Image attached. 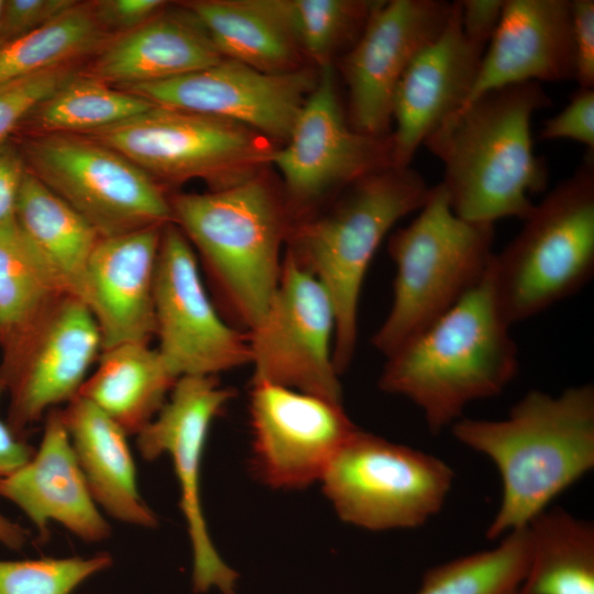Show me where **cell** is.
Wrapping results in <instances>:
<instances>
[{
	"label": "cell",
	"mask_w": 594,
	"mask_h": 594,
	"mask_svg": "<svg viewBox=\"0 0 594 594\" xmlns=\"http://www.w3.org/2000/svg\"><path fill=\"white\" fill-rule=\"evenodd\" d=\"M451 430L498 470L501 503L485 534L496 540L528 526L594 468V386L534 389L504 419L462 417Z\"/></svg>",
	"instance_id": "cell-1"
},
{
	"label": "cell",
	"mask_w": 594,
	"mask_h": 594,
	"mask_svg": "<svg viewBox=\"0 0 594 594\" xmlns=\"http://www.w3.org/2000/svg\"><path fill=\"white\" fill-rule=\"evenodd\" d=\"M552 103L538 82L486 91L443 120L424 145L443 164L453 212L469 221L524 220L549 172L532 147L531 119Z\"/></svg>",
	"instance_id": "cell-2"
},
{
	"label": "cell",
	"mask_w": 594,
	"mask_h": 594,
	"mask_svg": "<svg viewBox=\"0 0 594 594\" xmlns=\"http://www.w3.org/2000/svg\"><path fill=\"white\" fill-rule=\"evenodd\" d=\"M490 278L391 355L378 387L406 397L439 433L463 417L465 407L504 392L518 372V349Z\"/></svg>",
	"instance_id": "cell-3"
},
{
	"label": "cell",
	"mask_w": 594,
	"mask_h": 594,
	"mask_svg": "<svg viewBox=\"0 0 594 594\" xmlns=\"http://www.w3.org/2000/svg\"><path fill=\"white\" fill-rule=\"evenodd\" d=\"M173 223L211 278L221 314L249 332L276 292L293 223L285 197L262 175L232 187L169 198Z\"/></svg>",
	"instance_id": "cell-4"
},
{
	"label": "cell",
	"mask_w": 594,
	"mask_h": 594,
	"mask_svg": "<svg viewBox=\"0 0 594 594\" xmlns=\"http://www.w3.org/2000/svg\"><path fill=\"white\" fill-rule=\"evenodd\" d=\"M345 189L324 212L293 221L285 245V251L317 277L333 302V363L339 375L349 369L356 349L366 271L392 228L418 211L430 191L410 166L377 169Z\"/></svg>",
	"instance_id": "cell-5"
},
{
	"label": "cell",
	"mask_w": 594,
	"mask_h": 594,
	"mask_svg": "<svg viewBox=\"0 0 594 594\" xmlns=\"http://www.w3.org/2000/svg\"><path fill=\"white\" fill-rule=\"evenodd\" d=\"M417 217L395 230L393 301L372 344L385 358L457 305L486 276L494 255L492 223L457 216L439 183Z\"/></svg>",
	"instance_id": "cell-6"
},
{
	"label": "cell",
	"mask_w": 594,
	"mask_h": 594,
	"mask_svg": "<svg viewBox=\"0 0 594 594\" xmlns=\"http://www.w3.org/2000/svg\"><path fill=\"white\" fill-rule=\"evenodd\" d=\"M490 266L498 308L513 326L580 292L594 274V152L534 205Z\"/></svg>",
	"instance_id": "cell-7"
},
{
	"label": "cell",
	"mask_w": 594,
	"mask_h": 594,
	"mask_svg": "<svg viewBox=\"0 0 594 594\" xmlns=\"http://www.w3.org/2000/svg\"><path fill=\"white\" fill-rule=\"evenodd\" d=\"M453 479L443 460L358 429L320 481L343 521L383 531L422 527L442 509Z\"/></svg>",
	"instance_id": "cell-8"
},
{
	"label": "cell",
	"mask_w": 594,
	"mask_h": 594,
	"mask_svg": "<svg viewBox=\"0 0 594 594\" xmlns=\"http://www.w3.org/2000/svg\"><path fill=\"white\" fill-rule=\"evenodd\" d=\"M86 135L121 153L156 182L198 178L211 190L260 175L275 151L271 140L239 123L158 106Z\"/></svg>",
	"instance_id": "cell-9"
},
{
	"label": "cell",
	"mask_w": 594,
	"mask_h": 594,
	"mask_svg": "<svg viewBox=\"0 0 594 594\" xmlns=\"http://www.w3.org/2000/svg\"><path fill=\"white\" fill-rule=\"evenodd\" d=\"M34 174L101 238L173 221L158 182L86 134L42 133L25 145Z\"/></svg>",
	"instance_id": "cell-10"
},
{
	"label": "cell",
	"mask_w": 594,
	"mask_h": 594,
	"mask_svg": "<svg viewBox=\"0 0 594 594\" xmlns=\"http://www.w3.org/2000/svg\"><path fill=\"white\" fill-rule=\"evenodd\" d=\"M337 318L330 295L284 250L274 297L248 333L252 383H270L342 403L333 363Z\"/></svg>",
	"instance_id": "cell-11"
},
{
	"label": "cell",
	"mask_w": 594,
	"mask_h": 594,
	"mask_svg": "<svg viewBox=\"0 0 594 594\" xmlns=\"http://www.w3.org/2000/svg\"><path fill=\"white\" fill-rule=\"evenodd\" d=\"M331 64L319 66L317 84L305 101L285 145L270 164L280 172L293 221L312 212L324 196L393 165V143L353 129L344 117Z\"/></svg>",
	"instance_id": "cell-12"
},
{
	"label": "cell",
	"mask_w": 594,
	"mask_h": 594,
	"mask_svg": "<svg viewBox=\"0 0 594 594\" xmlns=\"http://www.w3.org/2000/svg\"><path fill=\"white\" fill-rule=\"evenodd\" d=\"M156 348L174 376H216L250 364L249 336L229 323L205 287L195 250L164 226L154 283Z\"/></svg>",
	"instance_id": "cell-13"
},
{
	"label": "cell",
	"mask_w": 594,
	"mask_h": 594,
	"mask_svg": "<svg viewBox=\"0 0 594 594\" xmlns=\"http://www.w3.org/2000/svg\"><path fill=\"white\" fill-rule=\"evenodd\" d=\"M234 396L217 376L178 377L165 404L136 436L145 460L172 459L180 487V509L193 550V584L198 593L234 594L238 574L221 559L208 532L200 497L202 453L213 419Z\"/></svg>",
	"instance_id": "cell-14"
},
{
	"label": "cell",
	"mask_w": 594,
	"mask_h": 594,
	"mask_svg": "<svg viewBox=\"0 0 594 594\" xmlns=\"http://www.w3.org/2000/svg\"><path fill=\"white\" fill-rule=\"evenodd\" d=\"M453 1H377L359 38L345 52L341 72L348 86V119L371 136L389 135L398 82L447 25Z\"/></svg>",
	"instance_id": "cell-15"
},
{
	"label": "cell",
	"mask_w": 594,
	"mask_h": 594,
	"mask_svg": "<svg viewBox=\"0 0 594 594\" xmlns=\"http://www.w3.org/2000/svg\"><path fill=\"white\" fill-rule=\"evenodd\" d=\"M317 79L318 73L306 67L270 74L222 58L195 73L123 90L158 107L223 119L286 142Z\"/></svg>",
	"instance_id": "cell-16"
},
{
	"label": "cell",
	"mask_w": 594,
	"mask_h": 594,
	"mask_svg": "<svg viewBox=\"0 0 594 594\" xmlns=\"http://www.w3.org/2000/svg\"><path fill=\"white\" fill-rule=\"evenodd\" d=\"M250 419L254 468L277 488L320 481L359 429L342 403L263 382L252 383Z\"/></svg>",
	"instance_id": "cell-17"
},
{
	"label": "cell",
	"mask_w": 594,
	"mask_h": 594,
	"mask_svg": "<svg viewBox=\"0 0 594 594\" xmlns=\"http://www.w3.org/2000/svg\"><path fill=\"white\" fill-rule=\"evenodd\" d=\"M485 47L463 33L460 1H453L443 31L411 62L396 88L391 133L393 165L408 167L417 150L450 114L468 100Z\"/></svg>",
	"instance_id": "cell-18"
},
{
	"label": "cell",
	"mask_w": 594,
	"mask_h": 594,
	"mask_svg": "<svg viewBox=\"0 0 594 594\" xmlns=\"http://www.w3.org/2000/svg\"><path fill=\"white\" fill-rule=\"evenodd\" d=\"M164 226L100 238L91 254L81 301L98 326L102 351L148 343L155 336L154 283Z\"/></svg>",
	"instance_id": "cell-19"
},
{
	"label": "cell",
	"mask_w": 594,
	"mask_h": 594,
	"mask_svg": "<svg viewBox=\"0 0 594 594\" xmlns=\"http://www.w3.org/2000/svg\"><path fill=\"white\" fill-rule=\"evenodd\" d=\"M574 79L571 0H505L465 103L509 85Z\"/></svg>",
	"instance_id": "cell-20"
},
{
	"label": "cell",
	"mask_w": 594,
	"mask_h": 594,
	"mask_svg": "<svg viewBox=\"0 0 594 594\" xmlns=\"http://www.w3.org/2000/svg\"><path fill=\"white\" fill-rule=\"evenodd\" d=\"M0 496L16 505L46 539L48 525L58 522L86 542L110 536L81 472L62 413L47 415L37 451L0 480Z\"/></svg>",
	"instance_id": "cell-21"
},
{
	"label": "cell",
	"mask_w": 594,
	"mask_h": 594,
	"mask_svg": "<svg viewBox=\"0 0 594 594\" xmlns=\"http://www.w3.org/2000/svg\"><path fill=\"white\" fill-rule=\"evenodd\" d=\"M101 351L98 326L81 300L63 296L50 306L15 387L10 427L14 433L54 406L73 400Z\"/></svg>",
	"instance_id": "cell-22"
},
{
	"label": "cell",
	"mask_w": 594,
	"mask_h": 594,
	"mask_svg": "<svg viewBox=\"0 0 594 594\" xmlns=\"http://www.w3.org/2000/svg\"><path fill=\"white\" fill-rule=\"evenodd\" d=\"M222 58L204 25L183 4L182 9H163L110 41L95 59L89 76L125 89L195 73Z\"/></svg>",
	"instance_id": "cell-23"
},
{
	"label": "cell",
	"mask_w": 594,
	"mask_h": 594,
	"mask_svg": "<svg viewBox=\"0 0 594 594\" xmlns=\"http://www.w3.org/2000/svg\"><path fill=\"white\" fill-rule=\"evenodd\" d=\"M61 413L96 504L124 524L155 527L156 515L138 488L128 433L92 403L79 396Z\"/></svg>",
	"instance_id": "cell-24"
},
{
	"label": "cell",
	"mask_w": 594,
	"mask_h": 594,
	"mask_svg": "<svg viewBox=\"0 0 594 594\" xmlns=\"http://www.w3.org/2000/svg\"><path fill=\"white\" fill-rule=\"evenodd\" d=\"M184 6L197 16L223 58L270 74L302 68L304 54L284 0H198Z\"/></svg>",
	"instance_id": "cell-25"
},
{
	"label": "cell",
	"mask_w": 594,
	"mask_h": 594,
	"mask_svg": "<svg viewBox=\"0 0 594 594\" xmlns=\"http://www.w3.org/2000/svg\"><path fill=\"white\" fill-rule=\"evenodd\" d=\"M176 381L157 349L143 342L123 343L101 352L77 396L128 435H138L163 407Z\"/></svg>",
	"instance_id": "cell-26"
},
{
	"label": "cell",
	"mask_w": 594,
	"mask_h": 594,
	"mask_svg": "<svg viewBox=\"0 0 594 594\" xmlns=\"http://www.w3.org/2000/svg\"><path fill=\"white\" fill-rule=\"evenodd\" d=\"M15 220L40 254L64 296L82 299L96 229L34 174L26 172Z\"/></svg>",
	"instance_id": "cell-27"
},
{
	"label": "cell",
	"mask_w": 594,
	"mask_h": 594,
	"mask_svg": "<svg viewBox=\"0 0 594 594\" xmlns=\"http://www.w3.org/2000/svg\"><path fill=\"white\" fill-rule=\"evenodd\" d=\"M527 527L530 557L524 594H594V527L556 507Z\"/></svg>",
	"instance_id": "cell-28"
},
{
	"label": "cell",
	"mask_w": 594,
	"mask_h": 594,
	"mask_svg": "<svg viewBox=\"0 0 594 594\" xmlns=\"http://www.w3.org/2000/svg\"><path fill=\"white\" fill-rule=\"evenodd\" d=\"M155 107L145 98L89 75H76L31 113L43 133L89 134Z\"/></svg>",
	"instance_id": "cell-29"
},
{
	"label": "cell",
	"mask_w": 594,
	"mask_h": 594,
	"mask_svg": "<svg viewBox=\"0 0 594 594\" xmlns=\"http://www.w3.org/2000/svg\"><path fill=\"white\" fill-rule=\"evenodd\" d=\"M105 31L90 4L77 2L43 26L0 47V85L70 65L100 46Z\"/></svg>",
	"instance_id": "cell-30"
},
{
	"label": "cell",
	"mask_w": 594,
	"mask_h": 594,
	"mask_svg": "<svg viewBox=\"0 0 594 594\" xmlns=\"http://www.w3.org/2000/svg\"><path fill=\"white\" fill-rule=\"evenodd\" d=\"M529 557L525 527L505 535L494 549L431 568L417 594H506L520 586Z\"/></svg>",
	"instance_id": "cell-31"
},
{
	"label": "cell",
	"mask_w": 594,
	"mask_h": 594,
	"mask_svg": "<svg viewBox=\"0 0 594 594\" xmlns=\"http://www.w3.org/2000/svg\"><path fill=\"white\" fill-rule=\"evenodd\" d=\"M63 296L16 220L0 226V326L22 327Z\"/></svg>",
	"instance_id": "cell-32"
},
{
	"label": "cell",
	"mask_w": 594,
	"mask_h": 594,
	"mask_svg": "<svg viewBox=\"0 0 594 594\" xmlns=\"http://www.w3.org/2000/svg\"><path fill=\"white\" fill-rule=\"evenodd\" d=\"M377 1L284 0L287 20L304 55L331 64L341 47L359 38ZM318 66V67H319Z\"/></svg>",
	"instance_id": "cell-33"
},
{
	"label": "cell",
	"mask_w": 594,
	"mask_h": 594,
	"mask_svg": "<svg viewBox=\"0 0 594 594\" xmlns=\"http://www.w3.org/2000/svg\"><path fill=\"white\" fill-rule=\"evenodd\" d=\"M110 554L0 560V594H72L90 576L108 569Z\"/></svg>",
	"instance_id": "cell-34"
},
{
	"label": "cell",
	"mask_w": 594,
	"mask_h": 594,
	"mask_svg": "<svg viewBox=\"0 0 594 594\" xmlns=\"http://www.w3.org/2000/svg\"><path fill=\"white\" fill-rule=\"evenodd\" d=\"M72 65L47 69L0 85V143L38 105L75 77Z\"/></svg>",
	"instance_id": "cell-35"
},
{
	"label": "cell",
	"mask_w": 594,
	"mask_h": 594,
	"mask_svg": "<svg viewBox=\"0 0 594 594\" xmlns=\"http://www.w3.org/2000/svg\"><path fill=\"white\" fill-rule=\"evenodd\" d=\"M539 139H568L594 152V88L579 87L568 105L543 122Z\"/></svg>",
	"instance_id": "cell-36"
},
{
	"label": "cell",
	"mask_w": 594,
	"mask_h": 594,
	"mask_svg": "<svg viewBox=\"0 0 594 594\" xmlns=\"http://www.w3.org/2000/svg\"><path fill=\"white\" fill-rule=\"evenodd\" d=\"M74 0H3L0 18V47L57 18Z\"/></svg>",
	"instance_id": "cell-37"
},
{
	"label": "cell",
	"mask_w": 594,
	"mask_h": 594,
	"mask_svg": "<svg viewBox=\"0 0 594 594\" xmlns=\"http://www.w3.org/2000/svg\"><path fill=\"white\" fill-rule=\"evenodd\" d=\"M166 3L162 0H98L90 7L103 31H119L121 34L152 19L165 9Z\"/></svg>",
	"instance_id": "cell-38"
},
{
	"label": "cell",
	"mask_w": 594,
	"mask_h": 594,
	"mask_svg": "<svg viewBox=\"0 0 594 594\" xmlns=\"http://www.w3.org/2000/svg\"><path fill=\"white\" fill-rule=\"evenodd\" d=\"M575 50V81L594 88V1L571 0Z\"/></svg>",
	"instance_id": "cell-39"
},
{
	"label": "cell",
	"mask_w": 594,
	"mask_h": 594,
	"mask_svg": "<svg viewBox=\"0 0 594 594\" xmlns=\"http://www.w3.org/2000/svg\"><path fill=\"white\" fill-rule=\"evenodd\" d=\"M461 26L473 43L486 48L502 15L505 0H459Z\"/></svg>",
	"instance_id": "cell-40"
},
{
	"label": "cell",
	"mask_w": 594,
	"mask_h": 594,
	"mask_svg": "<svg viewBox=\"0 0 594 594\" xmlns=\"http://www.w3.org/2000/svg\"><path fill=\"white\" fill-rule=\"evenodd\" d=\"M26 170L13 146L0 143V226L15 220L20 188Z\"/></svg>",
	"instance_id": "cell-41"
},
{
	"label": "cell",
	"mask_w": 594,
	"mask_h": 594,
	"mask_svg": "<svg viewBox=\"0 0 594 594\" xmlns=\"http://www.w3.org/2000/svg\"><path fill=\"white\" fill-rule=\"evenodd\" d=\"M1 392L2 383L0 382V394ZM33 453L34 450L0 420V480L25 464Z\"/></svg>",
	"instance_id": "cell-42"
},
{
	"label": "cell",
	"mask_w": 594,
	"mask_h": 594,
	"mask_svg": "<svg viewBox=\"0 0 594 594\" xmlns=\"http://www.w3.org/2000/svg\"><path fill=\"white\" fill-rule=\"evenodd\" d=\"M28 539L29 531L25 528L0 514V544L11 550H21Z\"/></svg>",
	"instance_id": "cell-43"
},
{
	"label": "cell",
	"mask_w": 594,
	"mask_h": 594,
	"mask_svg": "<svg viewBox=\"0 0 594 594\" xmlns=\"http://www.w3.org/2000/svg\"><path fill=\"white\" fill-rule=\"evenodd\" d=\"M506 594H524V593H521V591L519 590V587H517V588H515V590H513V591H510V592H508V593H506Z\"/></svg>",
	"instance_id": "cell-44"
},
{
	"label": "cell",
	"mask_w": 594,
	"mask_h": 594,
	"mask_svg": "<svg viewBox=\"0 0 594 594\" xmlns=\"http://www.w3.org/2000/svg\"><path fill=\"white\" fill-rule=\"evenodd\" d=\"M2 4H3V0H0V18H1Z\"/></svg>",
	"instance_id": "cell-45"
}]
</instances>
